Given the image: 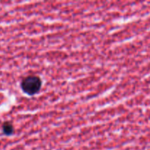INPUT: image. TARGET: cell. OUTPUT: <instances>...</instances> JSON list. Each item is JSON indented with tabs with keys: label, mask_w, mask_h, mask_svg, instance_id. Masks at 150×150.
Segmentation results:
<instances>
[{
	"label": "cell",
	"mask_w": 150,
	"mask_h": 150,
	"mask_svg": "<svg viewBox=\"0 0 150 150\" xmlns=\"http://www.w3.org/2000/svg\"><path fill=\"white\" fill-rule=\"evenodd\" d=\"M42 86V81L38 76H28L23 80L21 88L23 92L29 95L38 93Z\"/></svg>",
	"instance_id": "cell-1"
},
{
	"label": "cell",
	"mask_w": 150,
	"mask_h": 150,
	"mask_svg": "<svg viewBox=\"0 0 150 150\" xmlns=\"http://www.w3.org/2000/svg\"><path fill=\"white\" fill-rule=\"evenodd\" d=\"M2 131L3 133L6 136H10L13 134V131H14V128H13V125L9 122H6L3 124L2 125Z\"/></svg>",
	"instance_id": "cell-2"
}]
</instances>
